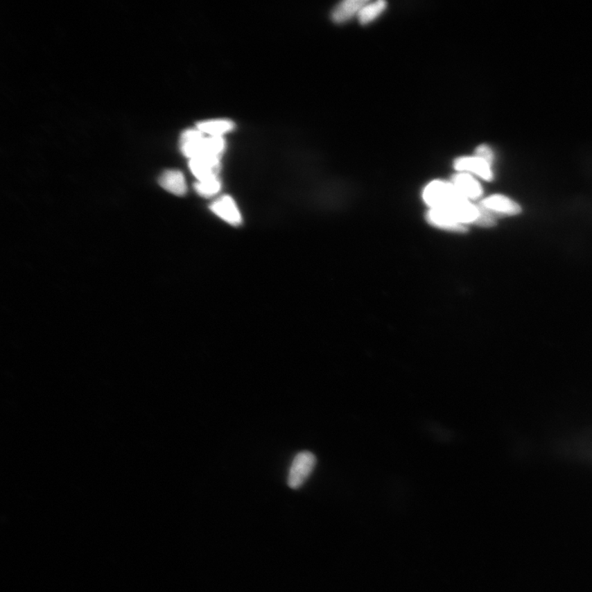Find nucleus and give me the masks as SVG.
Returning a JSON list of instances; mask_svg holds the SVG:
<instances>
[{
  "label": "nucleus",
  "instance_id": "f257e3e1",
  "mask_svg": "<svg viewBox=\"0 0 592 592\" xmlns=\"http://www.w3.org/2000/svg\"><path fill=\"white\" fill-rule=\"evenodd\" d=\"M424 200L432 209H448L464 198L452 183L435 180L424 190Z\"/></svg>",
  "mask_w": 592,
  "mask_h": 592
},
{
  "label": "nucleus",
  "instance_id": "f03ea898",
  "mask_svg": "<svg viewBox=\"0 0 592 592\" xmlns=\"http://www.w3.org/2000/svg\"><path fill=\"white\" fill-rule=\"evenodd\" d=\"M316 463L315 455L309 451H302L296 454L287 476V485L289 487L293 489L303 487L315 470Z\"/></svg>",
  "mask_w": 592,
  "mask_h": 592
},
{
  "label": "nucleus",
  "instance_id": "7ed1b4c3",
  "mask_svg": "<svg viewBox=\"0 0 592 592\" xmlns=\"http://www.w3.org/2000/svg\"><path fill=\"white\" fill-rule=\"evenodd\" d=\"M491 166L482 158L476 156L459 157L454 162L457 171L464 173L471 172L487 181L492 180L494 177Z\"/></svg>",
  "mask_w": 592,
  "mask_h": 592
},
{
  "label": "nucleus",
  "instance_id": "20e7f679",
  "mask_svg": "<svg viewBox=\"0 0 592 592\" xmlns=\"http://www.w3.org/2000/svg\"><path fill=\"white\" fill-rule=\"evenodd\" d=\"M220 157L202 156L189 160L190 171L198 180L218 177Z\"/></svg>",
  "mask_w": 592,
  "mask_h": 592
},
{
  "label": "nucleus",
  "instance_id": "39448f33",
  "mask_svg": "<svg viewBox=\"0 0 592 592\" xmlns=\"http://www.w3.org/2000/svg\"><path fill=\"white\" fill-rule=\"evenodd\" d=\"M480 206L494 215L516 216L521 213V207L510 198L496 194L485 198Z\"/></svg>",
  "mask_w": 592,
  "mask_h": 592
},
{
  "label": "nucleus",
  "instance_id": "423d86ee",
  "mask_svg": "<svg viewBox=\"0 0 592 592\" xmlns=\"http://www.w3.org/2000/svg\"><path fill=\"white\" fill-rule=\"evenodd\" d=\"M205 138L204 134L198 129L185 130L181 135L180 140L181 152L189 160L200 157Z\"/></svg>",
  "mask_w": 592,
  "mask_h": 592
},
{
  "label": "nucleus",
  "instance_id": "0eeeda50",
  "mask_svg": "<svg viewBox=\"0 0 592 592\" xmlns=\"http://www.w3.org/2000/svg\"><path fill=\"white\" fill-rule=\"evenodd\" d=\"M211 210L229 224L238 225L242 222L240 211L232 197L224 196L218 198L211 205Z\"/></svg>",
  "mask_w": 592,
  "mask_h": 592
},
{
  "label": "nucleus",
  "instance_id": "6e6552de",
  "mask_svg": "<svg viewBox=\"0 0 592 592\" xmlns=\"http://www.w3.org/2000/svg\"><path fill=\"white\" fill-rule=\"evenodd\" d=\"M427 220L434 227L446 231L457 233L467 232L465 225L459 223L453 215L445 209H431L427 214Z\"/></svg>",
  "mask_w": 592,
  "mask_h": 592
},
{
  "label": "nucleus",
  "instance_id": "1a4fd4ad",
  "mask_svg": "<svg viewBox=\"0 0 592 592\" xmlns=\"http://www.w3.org/2000/svg\"><path fill=\"white\" fill-rule=\"evenodd\" d=\"M453 186L456 188L458 191L462 194L464 198L467 200H476L482 195L483 189L481 185L476 179L467 173H461L454 175L452 178Z\"/></svg>",
  "mask_w": 592,
  "mask_h": 592
},
{
  "label": "nucleus",
  "instance_id": "9d476101",
  "mask_svg": "<svg viewBox=\"0 0 592 592\" xmlns=\"http://www.w3.org/2000/svg\"><path fill=\"white\" fill-rule=\"evenodd\" d=\"M159 184L166 191L177 196L187 192V184L182 172L176 170L166 171L159 178Z\"/></svg>",
  "mask_w": 592,
  "mask_h": 592
},
{
  "label": "nucleus",
  "instance_id": "9b49d317",
  "mask_svg": "<svg viewBox=\"0 0 592 592\" xmlns=\"http://www.w3.org/2000/svg\"><path fill=\"white\" fill-rule=\"evenodd\" d=\"M368 1L366 0H346L340 3L332 13V19L337 24H342L359 15L361 8Z\"/></svg>",
  "mask_w": 592,
  "mask_h": 592
},
{
  "label": "nucleus",
  "instance_id": "f8f14e48",
  "mask_svg": "<svg viewBox=\"0 0 592 592\" xmlns=\"http://www.w3.org/2000/svg\"><path fill=\"white\" fill-rule=\"evenodd\" d=\"M234 123L227 119H216V121H202L198 123L197 129L211 137H223L227 132L234 129Z\"/></svg>",
  "mask_w": 592,
  "mask_h": 592
},
{
  "label": "nucleus",
  "instance_id": "ddd939ff",
  "mask_svg": "<svg viewBox=\"0 0 592 592\" xmlns=\"http://www.w3.org/2000/svg\"><path fill=\"white\" fill-rule=\"evenodd\" d=\"M387 2L383 0H378L375 2H368L361 8V10L358 15V19L360 23L363 25L372 23L375 19L382 15L386 10Z\"/></svg>",
  "mask_w": 592,
  "mask_h": 592
},
{
  "label": "nucleus",
  "instance_id": "4468645a",
  "mask_svg": "<svg viewBox=\"0 0 592 592\" xmlns=\"http://www.w3.org/2000/svg\"><path fill=\"white\" fill-rule=\"evenodd\" d=\"M225 149L223 137H206L202 156L220 157Z\"/></svg>",
  "mask_w": 592,
  "mask_h": 592
},
{
  "label": "nucleus",
  "instance_id": "2eb2a0df",
  "mask_svg": "<svg viewBox=\"0 0 592 592\" xmlns=\"http://www.w3.org/2000/svg\"><path fill=\"white\" fill-rule=\"evenodd\" d=\"M220 188H222V184H220L218 177L198 180L195 184L197 193L204 198L216 195L220 191Z\"/></svg>",
  "mask_w": 592,
  "mask_h": 592
},
{
  "label": "nucleus",
  "instance_id": "dca6fc26",
  "mask_svg": "<svg viewBox=\"0 0 592 592\" xmlns=\"http://www.w3.org/2000/svg\"><path fill=\"white\" fill-rule=\"evenodd\" d=\"M480 216L476 222V225L481 227H492L496 224V215L490 213L484 207L480 206Z\"/></svg>",
  "mask_w": 592,
  "mask_h": 592
},
{
  "label": "nucleus",
  "instance_id": "f3484780",
  "mask_svg": "<svg viewBox=\"0 0 592 592\" xmlns=\"http://www.w3.org/2000/svg\"><path fill=\"white\" fill-rule=\"evenodd\" d=\"M475 156L482 158L483 160L492 165L494 160L493 150L487 145H480L476 150Z\"/></svg>",
  "mask_w": 592,
  "mask_h": 592
}]
</instances>
